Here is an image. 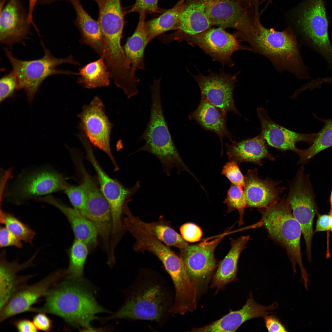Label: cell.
I'll return each mask as SVG.
<instances>
[{
  "label": "cell",
  "instance_id": "obj_1",
  "mask_svg": "<svg viewBox=\"0 0 332 332\" xmlns=\"http://www.w3.org/2000/svg\"><path fill=\"white\" fill-rule=\"evenodd\" d=\"M237 36L247 42L251 52L266 57L279 72H289L297 78H310V69L304 63L296 36L289 27L283 31L267 29L259 22L258 17Z\"/></svg>",
  "mask_w": 332,
  "mask_h": 332
},
{
  "label": "cell",
  "instance_id": "obj_2",
  "mask_svg": "<svg viewBox=\"0 0 332 332\" xmlns=\"http://www.w3.org/2000/svg\"><path fill=\"white\" fill-rule=\"evenodd\" d=\"M45 296L44 306L34 308L33 312L56 315L76 327H89L90 322L97 318L96 314L108 312L98 305L82 279L66 276L64 281L50 288Z\"/></svg>",
  "mask_w": 332,
  "mask_h": 332
},
{
  "label": "cell",
  "instance_id": "obj_3",
  "mask_svg": "<svg viewBox=\"0 0 332 332\" xmlns=\"http://www.w3.org/2000/svg\"><path fill=\"white\" fill-rule=\"evenodd\" d=\"M161 78L154 79L150 86L152 104L150 119L139 138L140 140L145 141V143L134 153L144 151L154 155L168 176L174 168L179 174L184 171L191 174L176 148L164 116L161 100Z\"/></svg>",
  "mask_w": 332,
  "mask_h": 332
},
{
  "label": "cell",
  "instance_id": "obj_4",
  "mask_svg": "<svg viewBox=\"0 0 332 332\" xmlns=\"http://www.w3.org/2000/svg\"><path fill=\"white\" fill-rule=\"evenodd\" d=\"M155 275H139L121 308L109 318L153 320L160 323L173 304L169 290Z\"/></svg>",
  "mask_w": 332,
  "mask_h": 332
},
{
  "label": "cell",
  "instance_id": "obj_5",
  "mask_svg": "<svg viewBox=\"0 0 332 332\" xmlns=\"http://www.w3.org/2000/svg\"><path fill=\"white\" fill-rule=\"evenodd\" d=\"M285 195L279 201L268 207L259 209L261 222L269 235L286 250L294 273L296 266L300 268L304 283L308 282V275L302 261L300 247L301 227L294 217L289 200Z\"/></svg>",
  "mask_w": 332,
  "mask_h": 332
},
{
  "label": "cell",
  "instance_id": "obj_6",
  "mask_svg": "<svg viewBox=\"0 0 332 332\" xmlns=\"http://www.w3.org/2000/svg\"><path fill=\"white\" fill-rule=\"evenodd\" d=\"M324 0H306L299 10L294 33L301 45L319 54L332 72V45Z\"/></svg>",
  "mask_w": 332,
  "mask_h": 332
},
{
  "label": "cell",
  "instance_id": "obj_7",
  "mask_svg": "<svg viewBox=\"0 0 332 332\" xmlns=\"http://www.w3.org/2000/svg\"><path fill=\"white\" fill-rule=\"evenodd\" d=\"M44 52L41 58L32 60L18 59L13 56L7 48L3 49L12 67L13 70L18 78L19 89H23L26 93L28 101L31 103L36 93L39 90L43 81L53 75L63 74L70 76L78 75L69 70L58 69L57 67L62 64L69 63L74 65H80L75 60L72 55L64 58H58L53 55L41 41Z\"/></svg>",
  "mask_w": 332,
  "mask_h": 332
},
{
  "label": "cell",
  "instance_id": "obj_8",
  "mask_svg": "<svg viewBox=\"0 0 332 332\" xmlns=\"http://www.w3.org/2000/svg\"><path fill=\"white\" fill-rule=\"evenodd\" d=\"M288 198L293 215L300 224L305 240L307 259L312 261L311 243L314 218L318 214L314 195L308 175L297 172L289 184Z\"/></svg>",
  "mask_w": 332,
  "mask_h": 332
},
{
  "label": "cell",
  "instance_id": "obj_9",
  "mask_svg": "<svg viewBox=\"0 0 332 332\" xmlns=\"http://www.w3.org/2000/svg\"><path fill=\"white\" fill-rule=\"evenodd\" d=\"M81 143L85 151L86 158L93 166L97 173L100 189L110 206L112 220V236L117 237L122 230H124L121 216L124 205L127 201L132 199L131 197L140 188V182L137 181L133 187L128 188L113 179L105 172L99 164L90 141L85 139Z\"/></svg>",
  "mask_w": 332,
  "mask_h": 332
},
{
  "label": "cell",
  "instance_id": "obj_10",
  "mask_svg": "<svg viewBox=\"0 0 332 332\" xmlns=\"http://www.w3.org/2000/svg\"><path fill=\"white\" fill-rule=\"evenodd\" d=\"M67 184L62 175L54 170H38L19 177L7 189L4 197L20 204L30 199L63 191Z\"/></svg>",
  "mask_w": 332,
  "mask_h": 332
},
{
  "label": "cell",
  "instance_id": "obj_11",
  "mask_svg": "<svg viewBox=\"0 0 332 332\" xmlns=\"http://www.w3.org/2000/svg\"><path fill=\"white\" fill-rule=\"evenodd\" d=\"M219 27L209 28L193 35H176L174 40L185 41L192 45H197L208 54L213 59L222 65L231 66L234 64L231 56L236 51H251L250 47L242 45L237 35L233 34Z\"/></svg>",
  "mask_w": 332,
  "mask_h": 332
},
{
  "label": "cell",
  "instance_id": "obj_12",
  "mask_svg": "<svg viewBox=\"0 0 332 332\" xmlns=\"http://www.w3.org/2000/svg\"><path fill=\"white\" fill-rule=\"evenodd\" d=\"M223 237L222 235L210 241L204 240L195 245L188 244L180 250V256L198 294L206 288L212 276L216 267L214 252Z\"/></svg>",
  "mask_w": 332,
  "mask_h": 332
},
{
  "label": "cell",
  "instance_id": "obj_13",
  "mask_svg": "<svg viewBox=\"0 0 332 332\" xmlns=\"http://www.w3.org/2000/svg\"><path fill=\"white\" fill-rule=\"evenodd\" d=\"M77 116L80 120L78 128L85 135L91 143L107 154L115 169L118 170V166L110 147L113 124L105 113V106L101 99L97 96H95L89 104L83 106Z\"/></svg>",
  "mask_w": 332,
  "mask_h": 332
},
{
  "label": "cell",
  "instance_id": "obj_14",
  "mask_svg": "<svg viewBox=\"0 0 332 332\" xmlns=\"http://www.w3.org/2000/svg\"><path fill=\"white\" fill-rule=\"evenodd\" d=\"M239 72L235 74L211 72L205 76L199 73L193 77L200 88L201 96L227 115L229 111L240 115L235 105L233 92Z\"/></svg>",
  "mask_w": 332,
  "mask_h": 332
},
{
  "label": "cell",
  "instance_id": "obj_15",
  "mask_svg": "<svg viewBox=\"0 0 332 332\" xmlns=\"http://www.w3.org/2000/svg\"><path fill=\"white\" fill-rule=\"evenodd\" d=\"M65 270H58L31 285H26L17 292L0 309V322L16 314L32 311V306L66 275Z\"/></svg>",
  "mask_w": 332,
  "mask_h": 332
},
{
  "label": "cell",
  "instance_id": "obj_16",
  "mask_svg": "<svg viewBox=\"0 0 332 332\" xmlns=\"http://www.w3.org/2000/svg\"><path fill=\"white\" fill-rule=\"evenodd\" d=\"M257 112L261 128L258 136L269 146L280 151L290 150L298 154L300 149L296 146L297 143L302 141L311 144L317 136L316 133L297 132L277 124L271 119L267 110L262 107L258 108Z\"/></svg>",
  "mask_w": 332,
  "mask_h": 332
},
{
  "label": "cell",
  "instance_id": "obj_17",
  "mask_svg": "<svg viewBox=\"0 0 332 332\" xmlns=\"http://www.w3.org/2000/svg\"><path fill=\"white\" fill-rule=\"evenodd\" d=\"M278 304L275 302L271 305L264 306L257 303L254 300L252 293L246 304L239 310H230L221 318L204 326L192 328L190 332H235L243 323L255 318H263L276 309Z\"/></svg>",
  "mask_w": 332,
  "mask_h": 332
},
{
  "label": "cell",
  "instance_id": "obj_18",
  "mask_svg": "<svg viewBox=\"0 0 332 332\" xmlns=\"http://www.w3.org/2000/svg\"><path fill=\"white\" fill-rule=\"evenodd\" d=\"M30 23L19 0H9L1 10L0 42L11 46L22 43L30 32Z\"/></svg>",
  "mask_w": 332,
  "mask_h": 332
},
{
  "label": "cell",
  "instance_id": "obj_19",
  "mask_svg": "<svg viewBox=\"0 0 332 332\" xmlns=\"http://www.w3.org/2000/svg\"><path fill=\"white\" fill-rule=\"evenodd\" d=\"M212 25L233 28L239 32L251 21L246 10L235 0H202Z\"/></svg>",
  "mask_w": 332,
  "mask_h": 332
},
{
  "label": "cell",
  "instance_id": "obj_20",
  "mask_svg": "<svg viewBox=\"0 0 332 332\" xmlns=\"http://www.w3.org/2000/svg\"><path fill=\"white\" fill-rule=\"evenodd\" d=\"M245 178L247 207L267 208L280 200V195L285 189L278 186L280 182L259 178L256 168L248 170Z\"/></svg>",
  "mask_w": 332,
  "mask_h": 332
},
{
  "label": "cell",
  "instance_id": "obj_21",
  "mask_svg": "<svg viewBox=\"0 0 332 332\" xmlns=\"http://www.w3.org/2000/svg\"><path fill=\"white\" fill-rule=\"evenodd\" d=\"M37 251L28 260L19 263L17 259L9 262L6 258V251L0 255V309L19 290L26 285L27 282L35 275H18L20 271L34 265L33 260L38 253Z\"/></svg>",
  "mask_w": 332,
  "mask_h": 332
},
{
  "label": "cell",
  "instance_id": "obj_22",
  "mask_svg": "<svg viewBox=\"0 0 332 332\" xmlns=\"http://www.w3.org/2000/svg\"><path fill=\"white\" fill-rule=\"evenodd\" d=\"M36 199L38 201L52 205L65 215L71 224L76 239L81 240L87 245L96 244L98 233L96 227L90 220L78 210L66 206L50 195Z\"/></svg>",
  "mask_w": 332,
  "mask_h": 332
},
{
  "label": "cell",
  "instance_id": "obj_23",
  "mask_svg": "<svg viewBox=\"0 0 332 332\" xmlns=\"http://www.w3.org/2000/svg\"><path fill=\"white\" fill-rule=\"evenodd\" d=\"M231 141V144H226L227 154L230 160L234 161L237 163L251 162L261 166L262 160L264 158L271 161L275 160L268 151L266 141L258 135L239 141Z\"/></svg>",
  "mask_w": 332,
  "mask_h": 332
},
{
  "label": "cell",
  "instance_id": "obj_24",
  "mask_svg": "<svg viewBox=\"0 0 332 332\" xmlns=\"http://www.w3.org/2000/svg\"><path fill=\"white\" fill-rule=\"evenodd\" d=\"M76 14L74 21L81 35L79 42L94 50L101 57L103 55L104 44L101 30L97 21L93 19L83 8L80 0H69Z\"/></svg>",
  "mask_w": 332,
  "mask_h": 332
},
{
  "label": "cell",
  "instance_id": "obj_25",
  "mask_svg": "<svg viewBox=\"0 0 332 332\" xmlns=\"http://www.w3.org/2000/svg\"><path fill=\"white\" fill-rule=\"evenodd\" d=\"M227 115L219 109L201 97L196 109L188 116L190 120H195L204 129L215 133L222 144L225 137L231 141L232 136L226 126Z\"/></svg>",
  "mask_w": 332,
  "mask_h": 332
},
{
  "label": "cell",
  "instance_id": "obj_26",
  "mask_svg": "<svg viewBox=\"0 0 332 332\" xmlns=\"http://www.w3.org/2000/svg\"><path fill=\"white\" fill-rule=\"evenodd\" d=\"M250 236H242L231 240V248L225 257L219 263L212 276L211 288L217 290L233 281L236 276L237 263L240 255L246 248Z\"/></svg>",
  "mask_w": 332,
  "mask_h": 332
},
{
  "label": "cell",
  "instance_id": "obj_27",
  "mask_svg": "<svg viewBox=\"0 0 332 332\" xmlns=\"http://www.w3.org/2000/svg\"><path fill=\"white\" fill-rule=\"evenodd\" d=\"M139 14V22L135 31L123 46L127 63L135 75L137 70L145 69L144 53L149 42L144 26L146 14L143 11Z\"/></svg>",
  "mask_w": 332,
  "mask_h": 332
},
{
  "label": "cell",
  "instance_id": "obj_28",
  "mask_svg": "<svg viewBox=\"0 0 332 332\" xmlns=\"http://www.w3.org/2000/svg\"><path fill=\"white\" fill-rule=\"evenodd\" d=\"M211 26L204 2L202 0L194 1L186 4L181 15L178 31L175 33L195 35L206 30Z\"/></svg>",
  "mask_w": 332,
  "mask_h": 332
},
{
  "label": "cell",
  "instance_id": "obj_29",
  "mask_svg": "<svg viewBox=\"0 0 332 332\" xmlns=\"http://www.w3.org/2000/svg\"><path fill=\"white\" fill-rule=\"evenodd\" d=\"M184 1L180 0L173 7L157 18L145 22V28L149 42L167 31L177 30L186 5Z\"/></svg>",
  "mask_w": 332,
  "mask_h": 332
},
{
  "label": "cell",
  "instance_id": "obj_30",
  "mask_svg": "<svg viewBox=\"0 0 332 332\" xmlns=\"http://www.w3.org/2000/svg\"><path fill=\"white\" fill-rule=\"evenodd\" d=\"M131 215L134 221L146 232L153 235L165 245L180 249L186 247L188 244L171 226L167 221L162 220L151 223H147L134 216Z\"/></svg>",
  "mask_w": 332,
  "mask_h": 332
},
{
  "label": "cell",
  "instance_id": "obj_31",
  "mask_svg": "<svg viewBox=\"0 0 332 332\" xmlns=\"http://www.w3.org/2000/svg\"><path fill=\"white\" fill-rule=\"evenodd\" d=\"M77 83L84 88L91 89L108 86L111 76L104 56L79 69Z\"/></svg>",
  "mask_w": 332,
  "mask_h": 332
},
{
  "label": "cell",
  "instance_id": "obj_32",
  "mask_svg": "<svg viewBox=\"0 0 332 332\" xmlns=\"http://www.w3.org/2000/svg\"><path fill=\"white\" fill-rule=\"evenodd\" d=\"M314 117L324 123L322 129L311 146L306 149H300L298 155L300 157L298 163H305L314 156L332 146V119L320 118L313 114Z\"/></svg>",
  "mask_w": 332,
  "mask_h": 332
},
{
  "label": "cell",
  "instance_id": "obj_33",
  "mask_svg": "<svg viewBox=\"0 0 332 332\" xmlns=\"http://www.w3.org/2000/svg\"><path fill=\"white\" fill-rule=\"evenodd\" d=\"M87 245L76 239L69 251V262L66 270L67 277L74 279H81L84 265L88 254Z\"/></svg>",
  "mask_w": 332,
  "mask_h": 332
},
{
  "label": "cell",
  "instance_id": "obj_34",
  "mask_svg": "<svg viewBox=\"0 0 332 332\" xmlns=\"http://www.w3.org/2000/svg\"><path fill=\"white\" fill-rule=\"evenodd\" d=\"M0 222L20 240L32 245L35 232L13 215L1 209Z\"/></svg>",
  "mask_w": 332,
  "mask_h": 332
},
{
  "label": "cell",
  "instance_id": "obj_35",
  "mask_svg": "<svg viewBox=\"0 0 332 332\" xmlns=\"http://www.w3.org/2000/svg\"><path fill=\"white\" fill-rule=\"evenodd\" d=\"M243 188L231 184L228 189L224 203L226 204L228 211L237 210L239 214V224L243 223L244 210L247 207L245 193Z\"/></svg>",
  "mask_w": 332,
  "mask_h": 332
},
{
  "label": "cell",
  "instance_id": "obj_36",
  "mask_svg": "<svg viewBox=\"0 0 332 332\" xmlns=\"http://www.w3.org/2000/svg\"><path fill=\"white\" fill-rule=\"evenodd\" d=\"M63 191L74 208L85 217L87 208V197L82 186H75L67 183Z\"/></svg>",
  "mask_w": 332,
  "mask_h": 332
},
{
  "label": "cell",
  "instance_id": "obj_37",
  "mask_svg": "<svg viewBox=\"0 0 332 332\" xmlns=\"http://www.w3.org/2000/svg\"><path fill=\"white\" fill-rule=\"evenodd\" d=\"M18 89H19L18 80L15 73L12 70L0 79V104L6 99L14 96Z\"/></svg>",
  "mask_w": 332,
  "mask_h": 332
},
{
  "label": "cell",
  "instance_id": "obj_38",
  "mask_svg": "<svg viewBox=\"0 0 332 332\" xmlns=\"http://www.w3.org/2000/svg\"><path fill=\"white\" fill-rule=\"evenodd\" d=\"M222 174L232 184L244 188L245 176L242 174L237 163L233 160H230L223 167Z\"/></svg>",
  "mask_w": 332,
  "mask_h": 332
},
{
  "label": "cell",
  "instance_id": "obj_39",
  "mask_svg": "<svg viewBox=\"0 0 332 332\" xmlns=\"http://www.w3.org/2000/svg\"><path fill=\"white\" fill-rule=\"evenodd\" d=\"M181 235L186 241L195 242L200 240L203 234L201 228L196 225L187 223L182 225L180 228Z\"/></svg>",
  "mask_w": 332,
  "mask_h": 332
},
{
  "label": "cell",
  "instance_id": "obj_40",
  "mask_svg": "<svg viewBox=\"0 0 332 332\" xmlns=\"http://www.w3.org/2000/svg\"><path fill=\"white\" fill-rule=\"evenodd\" d=\"M159 0H136L135 3L131 6L128 12H138L144 11L146 14L160 12L158 6Z\"/></svg>",
  "mask_w": 332,
  "mask_h": 332
},
{
  "label": "cell",
  "instance_id": "obj_41",
  "mask_svg": "<svg viewBox=\"0 0 332 332\" xmlns=\"http://www.w3.org/2000/svg\"><path fill=\"white\" fill-rule=\"evenodd\" d=\"M14 246L21 248L22 244L21 240L8 229L6 227L0 226V247L1 248Z\"/></svg>",
  "mask_w": 332,
  "mask_h": 332
},
{
  "label": "cell",
  "instance_id": "obj_42",
  "mask_svg": "<svg viewBox=\"0 0 332 332\" xmlns=\"http://www.w3.org/2000/svg\"><path fill=\"white\" fill-rule=\"evenodd\" d=\"M44 312H39L33 318V322L38 330L45 332L51 331L53 322Z\"/></svg>",
  "mask_w": 332,
  "mask_h": 332
},
{
  "label": "cell",
  "instance_id": "obj_43",
  "mask_svg": "<svg viewBox=\"0 0 332 332\" xmlns=\"http://www.w3.org/2000/svg\"><path fill=\"white\" fill-rule=\"evenodd\" d=\"M266 327L268 331L273 332H285L287 331L279 319L275 315H267L263 317Z\"/></svg>",
  "mask_w": 332,
  "mask_h": 332
},
{
  "label": "cell",
  "instance_id": "obj_44",
  "mask_svg": "<svg viewBox=\"0 0 332 332\" xmlns=\"http://www.w3.org/2000/svg\"><path fill=\"white\" fill-rule=\"evenodd\" d=\"M18 331L21 332H38L33 322L27 319H22L14 322V324Z\"/></svg>",
  "mask_w": 332,
  "mask_h": 332
},
{
  "label": "cell",
  "instance_id": "obj_45",
  "mask_svg": "<svg viewBox=\"0 0 332 332\" xmlns=\"http://www.w3.org/2000/svg\"><path fill=\"white\" fill-rule=\"evenodd\" d=\"M330 216L327 214H318L314 232L324 231L330 230Z\"/></svg>",
  "mask_w": 332,
  "mask_h": 332
},
{
  "label": "cell",
  "instance_id": "obj_46",
  "mask_svg": "<svg viewBox=\"0 0 332 332\" xmlns=\"http://www.w3.org/2000/svg\"><path fill=\"white\" fill-rule=\"evenodd\" d=\"M29 6L28 13L27 14V19L29 22L32 24L34 26L37 31H38L35 25L34 24L33 21V13L34 10L35 6L39 0H29Z\"/></svg>",
  "mask_w": 332,
  "mask_h": 332
},
{
  "label": "cell",
  "instance_id": "obj_47",
  "mask_svg": "<svg viewBox=\"0 0 332 332\" xmlns=\"http://www.w3.org/2000/svg\"><path fill=\"white\" fill-rule=\"evenodd\" d=\"M59 0H39L38 2V3L40 4L45 5L46 4H49L53 2L59 1ZM95 1L96 3L98 1V0H93Z\"/></svg>",
  "mask_w": 332,
  "mask_h": 332
},
{
  "label": "cell",
  "instance_id": "obj_48",
  "mask_svg": "<svg viewBox=\"0 0 332 332\" xmlns=\"http://www.w3.org/2000/svg\"><path fill=\"white\" fill-rule=\"evenodd\" d=\"M322 82L323 84H332V75L322 77Z\"/></svg>",
  "mask_w": 332,
  "mask_h": 332
},
{
  "label": "cell",
  "instance_id": "obj_49",
  "mask_svg": "<svg viewBox=\"0 0 332 332\" xmlns=\"http://www.w3.org/2000/svg\"><path fill=\"white\" fill-rule=\"evenodd\" d=\"M330 209L329 215H330L332 214V189L330 196Z\"/></svg>",
  "mask_w": 332,
  "mask_h": 332
},
{
  "label": "cell",
  "instance_id": "obj_50",
  "mask_svg": "<svg viewBox=\"0 0 332 332\" xmlns=\"http://www.w3.org/2000/svg\"><path fill=\"white\" fill-rule=\"evenodd\" d=\"M235 0L239 2H240V3H241V2H247L248 4L250 6L251 5V4H252V0Z\"/></svg>",
  "mask_w": 332,
  "mask_h": 332
},
{
  "label": "cell",
  "instance_id": "obj_51",
  "mask_svg": "<svg viewBox=\"0 0 332 332\" xmlns=\"http://www.w3.org/2000/svg\"><path fill=\"white\" fill-rule=\"evenodd\" d=\"M330 215V230L332 231V214Z\"/></svg>",
  "mask_w": 332,
  "mask_h": 332
},
{
  "label": "cell",
  "instance_id": "obj_52",
  "mask_svg": "<svg viewBox=\"0 0 332 332\" xmlns=\"http://www.w3.org/2000/svg\"><path fill=\"white\" fill-rule=\"evenodd\" d=\"M253 2L255 3H257L259 2V0H252Z\"/></svg>",
  "mask_w": 332,
  "mask_h": 332
},
{
  "label": "cell",
  "instance_id": "obj_53",
  "mask_svg": "<svg viewBox=\"0 0 332 332\" xmlns=\"http://www.w3.org/2000/svg\"></svg>",
  "mask_w": 332,
  "mask_h": 332
}]
</instances>
